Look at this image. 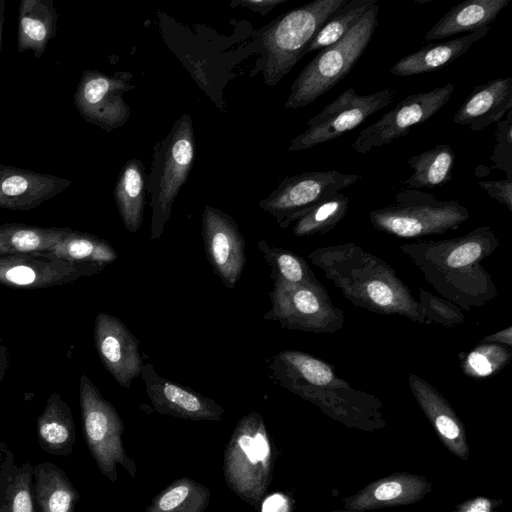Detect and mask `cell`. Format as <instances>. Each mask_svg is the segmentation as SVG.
<instances>
[{
  "mask_svg": "<svg viewBox=\"0 0 512 512\" xmlns=\"http://www.w3.org/2000/svg\"><path fill=\"white\" fill-rule=\"evenodd\" d=\"M500 245L490 226L442 240L402 244L399 249L421 271L429 285L461 310L479 308L498 295L491 275L482 265Z\"/></svg>",
  "mask_w": 512,
  "mask_h": 512,
  "instance_id": "obj_1",
  "label": "cell"
},
{
  "mask_svg": "<svg viewBox=\"0 0 512 512\" xmlns=\"http://www.w3.org/2000/svg\"><path fill=\"white\" fill-rule=\"evenodd\" d=\"M270 370L279 386L349 429L376 432L387 425L384 404L376 395L354 388L330 363L314 355L280 351L273 356Z\"/></svg>",
  "mask_w": 512,
  "mask_h": 512,
  "instance_id": "obj_2",
  "label": "cell"
},
{
  "mask_svg": "<svg viewBox=\"0 0 512 512\" xmlns=\"http://www.w3.org/2000/svg\"><path fill=\"white\" fill-rule=\"evenodd\" d=\"M311 263L355 307L425 324L418 300L383 259L353 242L324 246L308 254Z\"/></svg>",
  "mask_w": 512,
  "mask_h": 512,
  "instance_id": "obj_3",
  "label": "cell"
},
{
  "mask_svg": "<svg viewBox=\"0 0 512 512\" xmlns=\"http://www.w3.org/2000/svg\"><path fill=\"white\" fill-rule=\"evenodd\" d=\"M273 465V446L264 419L258 412H249L237 422L226 444L225 483L241 500L258 508L271 485Z\"/></svg>",
  "mask_w": 512,
  "mask_h": 512,
  "instance_id": "obj_4",
  "label": "cell"
},
{
  "mask_svg": "<svg viewBox=\"0 0 512 512\" xmlns=\"http://www.w3.org/2000/svg\"><path fill=\"white\" fill-rule=\"evenodd\" d=\"M195 159V135L188 113L174 121L166 137L154 146L151 170L146 179L150 195L151 240L159 239Z\"/></svg>",
  "mask_w": 512,
  "mask_h": 512,
  "instance_id": "obj_5",
  "label": "cell"
},
{
  "mask_svg": "<svg viewBox=\"0 0 512 512\" xmlns=\"http://www.w3.org/2000/svg\"><path fill=\"white\" fill-rule=\"evenodd\" d=\"M378 12L376 3L344 37L317 53L293 81L285 108H302L313 103L351 72L372 39Z\"/></svg>",
  "mask_w": 512,
  "mask_h": 512,
  "instance_id": "obj_6",
  "label": "cell"
},
{
  "mask_svg": "<svg viewBox=\"0 0 512 512\" xmlns=\"http://www.w3.org/2000/svg\"><path fill=\"white\" fill-rule=\"evenodd\" d=\"M348 0H315L282 14L264 28V82L275 86L304 56L323 24Z\"/></svg>",
  "mask_w": 512,
  "mask_h": 512,
  "instance_id": "obj_7",
  "label": "cell"
},
{
  "mask_svg": "<svg viewBox=\"0 0 512 512\" xmlns=\"http://www.w3.org/2000/svg\"><path fill=\"white\" fill-rule=\"evenodd\" d=\"M469 217L459 201L439 200L417 189L400 190L393 204L369 212L375 230L406 239L442 235L456 230Z\"/></svg>",
  "mask_w": 512,
  "mask_h": 512,
  "instance_id": "obj_8",
  "label": "cell"
},
{
  "mask_svg": "<svg viewBox=\"0 0 512 512\" xmlns=\"http://www.w3.org/2000/svg\"><path fill=\"white\" fill-rule=\"evenodd\" d=\"M79 394L83 435L98 469L111 482L118 479V466L134 478L136 464L125 451L124 423L117 410L86 375L80 378Z\"/></svg>",
  "mask_w": 512,
  "mask_h": 512,
  "instance_id": "obj_9",
  "label": "cell"
},
{
  "mask_svg": "<svg viewBox=\"0 0 512 512\" xmlns=\"http://www.w3.org/2000/svg\"><path fill=\"white\" fill-rule=\"evenodd\" d=\"M271 308L263 319L277 321L281 327L310 333H335L342 329L345 314L335 306L323 285L273 283L269 293Z\"/></svg>",
  "mask_w": 512,
  "mask_h": 512,
  "instance_id": "obj_10",
  "label": "cell"
},
{
  "mask_svg": "<svg viewBox=\"0 0 512 512\" xmlns=\"http://www.w3.org/2000/svg\"><path fill=\"white\" fill-rule=\"evenodd\" d=\"M395 95L396 92L390 89L359 95L353 87L347 88L307 120V129L290 141L287 151L307 150L354 130L371 115L390 105Z\"/></svg>",
  "mask_w": 512,
  "mask_h": 512,
  "instance_id": "obj_11",
  "label": "cell"
},
{
  "mask_svg": "<svg viewBox=\"0 0 512 512\" xmlns=\"http://www.w3.org/2000/svg\"><path fill=\"white\" fill-rule=\"evenodd\" d=\"M357 174L338 170L309 171L285 177L259 207L269 213L280 228H287L325 198L353 185Z\"/></svg>",
  "mask_w": 512,
  "mask_h": 512,
  "instance_id": "obj_12",
  "label": "cell"
},
{
  "mask_svg": "<svg viewBox=\"0 0 512 512\" xmlns=\"http://www.w3.org/2000/svg\"><path fill=\"white\" fill-rule=\"evenodd\" d=\"M133 75L116 71L112 75L84 70L74 93V104L83 119L111 132L123 126L131 110L123 95L134 89Z\"/></svg>",
  "mask_w": 512,
  "mask_h": 512,
  "instance_id": "obj_13",
  "label": "cell"
},
{
  "mask_svg": "<svg viewBox=\"0 0 512 512\" xmlns=\"http://www.w3.org/2000/svg\"><path fill=\"white\" fill-rule=\"evenodd\" d=\"M453 91L454 85L448 83L428 92L406 96L393 109L359 132L352 145L353 150L365 154L373 148L388 145L406 136L411 128L438 113L447 104Z\"/></svg>",
  "mask_w": 512,
  "mask_h": 512,
  "instance_id": "obj_14",
  "label": "cell"
},
{
  "mask_svg": "<svg viewBox=\"0 0 512 512\" xmlns=\"http://www.w3.org/2000/svg\"><path fill=\"white\" fill-rule=\"evenodd\" d=\"M102 269L74 264L43 253L0 256V285L16 289L62 286Z\"/></svg>",
  "mask_w": 512,
  "mask_h": 512,
  "instance_id": "obj_15",
  "label": "cell"
},
{
  "mask_svg": "<svg viewBox=\"0 0 512 512\" xmlns=\"http://www.w3.org/2000/svg\"><path fill=\"white\" fill-rule=\"evenodd\" d=\"M202 238L208 261L223 284L235 288L246 264L245 239L238 224L219 208L205 205Z\"/></svg>",
  "mask_w": 512,
  "mask_h": 512,
  "instance_id": "obj_16",
  "label": "cell"
},
{
  "mask_svg": "<svg viewBox=\"0 0 512 512\" xmlns=\"http://www.w3.org/2000/svg\"><path fill=\"white\" fill-rule=\"evenodd\" d=\"M94 343L105 369L120 386L129 388L144 366L135 335L119 318L100 312L94 323Z\"/></svg>",
  "mask_w": 512,
  "mask_h": 512,
  "instance_id": "obj_17",
  "label": "cell"
},
{
  "mask_svg": "<svg viewBox=\"0 0 512 512\" xmlns=\"http://www.w3.org/2000/svg\"><path fill=\"white\" fill-rule=\"evenodd\" d=\"M141 378L146 394L159 414L192 421H218L224 414L222 406L213 399L161 377L151 364H144Z\"/></svg>",
  "mask_w": 512,
  "mask_h": 512,
  "instance_id": "obj_18",
  "label": "cell"
},
{
  "mask_svg": "<svg viewBox=\"0 0 512 512\" xmlns=\"http://www.w3.org/2000/svg\"><path fill=\"white\" fill-rule=\"evenodd\" d=\"M432 491L426 477L395 472L376 479L353 495L343 499V509L366 512L388 507L406 506L419 502Z\"/></svg>",
  "mask_w": 512,
  "mask_h": 512,
  "instance_id": "obj_19",
  "label": "cell"
},
{
  "mask_svg": "<svg viewBox=\"0 0 512 512\" xmlns=\"http://www.w3.org/2000/svg\"><path fill=\"white\" fill-rule=\"evenodd\" d=\"M408 386L442 444L457 458L468 460L466 428L448 400L416 374L408 375Z\"/></svg>",
  "mask_w": 512,
  "mask_h": 512,
  "instance_id": "obj_20",
  "label": "cell"
},
{
  "mask_svg": "<svg viewBox=\"0 0 512 512\" xmlns=\"http://www.w3.org/2000/svg\"><path fill=\"white\" fill-rule=\"evenodd\" d=\"M70 185L68 179L0 164V208L31 210Z\"/></svg>",
  "mask_w": 512,
  "mask_h": 512,
  "instance_id": "obj_21",
  "label": "cell"
},
{
  "mask_svg": "<svg viewBox=\"0 0 512 512\" xmlns=\"http://www.w3.org/2000/svg\"><path fill=\"white\" fill-rule=\"evenodd\" d=\"M511 110L512 77L497 78L475 86L452 121L472 131H480L501 121Z\"/></svg>",
  "mask_w": 512,
  "mask_h": 512,
  "instance_id": "obj_22",
  "label": "cell"
},
{
  "mask_svg": "<svg viewBox=\"0 0 512 512\" xmlns=\"http://www.w3.org/2000/svg\"><path fill=\"white\" fill-rule=\"evenodd\" d=\"M489 30L490 27L486 26L454 39L439 43L429 42L397 61L391 67L390 73L395 76H412L439 70L464 55L472 44L485 37Z\"/></svg>",
  "mask_w": 512,
  "mask_h": 512,
  "instance_id": "obj_23",
  "label": "cell"
},
{
  "mask_svg": "<svg viewBox=\"0 0 512 512\" xmlns=\"http://www.w3.org/2000/svg\"><path fill=\"white\" fill-rule=\"evenodd\" d=\"M36 432L41 448L51 455L66 457L74 449L76 426L69 405L58 392L49 395L38 416Z\"/></svg>",
  "mask_w": 512,
  "mask_h": 512,
  "instance_id": "obj_24",
  "label": "cell"
},
{
  "mask_svg": "<svg viewBox=\"0 0 512 512\" xmlns=\"http://www.w3.org/2000/svg\"><path fill=\"white\" fill-rule=\"evenodd\" d=\"M58 14L53 0H22L19 3L17 50H31L36 58L46 51L57 31Z\"/></svg>",
  "mask_w": 512,
  "mask_h": 512,
  "instance_id": "obj_25",
  "label": "cell"
},
{
  "mask_svg": "<svg viewBox=\"0 0 512 512\" xmlns=\"http://www.w3.org/2000/svg\"><path fill=\"white\" fill-rule=\"evenodd\" d=\"M510 0H465L452 7L424 35L427 41L441 40L461 32L489 26Z\"/></svg>",
  "mask_w": 512,
  "mask_h": 512,
  "instance_id": "obj_26",
  "label": "cell"
},
{
  "mask_svg": "<svg viewBox=\"0 0 512 512\" xmlns=\"http://www.w3.org/2000/svg\"><path fill=\"white\" fill-rule=\"evenodd\" d=\"M0 512H37L34 497V466L18 464L12 451L1 448Z\"/></svg>",
  "mask_w": 512,
  "mask_h": 512,
  "instance_id": "obj_27",
  "label": "cell"
},
{
  "mask_svg": "<svg viewBox=\"0 0 512 512\" xmlns=\"http://www.w3.org/2000/svg\"><path fill=\"white\" fill-rule=\"evenodd\" d=\"M143 162L129 159L121 168L113 196L124 227L136 233L144 219L147 184Z\"/></svg>",
  "mask_w": 512,
  "mask_h": 512,
  "instance_id": "obj_28",
  "label": "cell"
},
{
  "mask_svg": "<svg viewBox=\"0 0 512 512\" xmlns=\"http://www.w3.org/2000/svg\"><path fill=\"white\" fill-rule=\"evenodd\" d=\"M33 477L39 512H74L80 496L64 470L54 463L41 462L34 466Z\"/></svg>",
  "mask_w": 512,
  "mask_h": 512,
  "instance_id": "obj_29",
  "label": "cell"
},
{
  "mask_svg": "<svg viewBox=\"0 0 512 512\" xmlns=\"http://www.w3.org/2000/svg\"><path fill=\"white\" fill-rule=\"evenodd\" d=\"M69 227H39L22 223L0 225V256L47 253L65 237Z\"/></svg>",
  "mask_w": 512,
  "mask_h": 512,
  "instance_id": "obj_30",
  "label": "cell"
},
{
  "mask_svg": "<svg viewBox=\"0 0 512 512\" xmlns=\"http://www.w3.org/2000/svg\"><path fill=\"white\" fill-rule=\"evenodd\" d=\"M45 254L74 264L95 266L102 270L118 258L116 250L107 240L73 229Z\"/></svg>",
  "mask_w": 512,
  "mask_h": 512,
  "instance_id": "obj_31",
  "label": "cell"
},
{
  "mask_svg": "<svg viewBox=\"0 0 512 512\" xmlns=\"http://www.w3.org/2000/svg\"><path fill=\"white\" fill-rule=\"evenodd\" d=\"M456 155L450 144H438L409 158L413 173L404 181L407 189L436 188L452 179Z\"/></svg>",
  "mask_w": 512,
  "mask_h": 512,
  "instance_id": "obj_32",
  "label": "cell"
},
{
  "mask_svg": "<svg viewBox=\"0 0 512 512\" xmlns=\"http://www.w3.org/2000/svg\"><path fill=\"white\" fill-rule=\"evenodd\" d=\"M209 489L200 482L182 477L154 496L145 512H205L210 502Z\"/></svg>",
  "mask_w": 512,
  "mask_h": 512,
  "instance_id": "obj_33",
  "label": "cell"
},
{
  "mask_svg": "<svg viewBox=\"0 0 512 512\" xmlns=\"http://www.w3.org/2000/svg\"><path fill=\"white\" fill-rule=\"evenodd\" d=\"M257 245L271 267L273 283L301 285L318 281L306 260L295 252L273 246L263 239Z\"/></svg>",
  "mask_w": 512,
  "mask_h": 512,
  "instance_id": "obj_34",
  "label": "cell"
},
{
  "mask_svg": "<svg viewBox=\"0 0 512 512\" xmlns=\"http://www.w3.org/2000/svg\"><path fill=\"white\" fill-rule=\"evenodd\" d=\"M348 203V196L340 192L325 198L294 222L293 234L310 237L329 232L346 216Z\"/></svg>",
  "mask_w": 512,
  "mask_h": 512,
  "instance_id": "obj_35",
  "label": "cell"
},
{
  "mask_svg": "<svg viewBox=\"0 0 512 512\" xmlns=\"http://www.w3.org/2000/svg\"><path fill=\"white\" fill-rule=\"evenodd\" d=\"M376 3L377 0H348L319 29L305 49L304 56L313 51H320L339 41Z\"/></svg>",
  "mask_w": 512,
  "mask_h": 512,
  "instance_id": "obj_36",
  "label": "cell"
},
{
  "mask_svg": "<svg viewBox=\"0 0 512 512\" xmlns=\"http://www.w3.org/2000/svg\"><path fill=\"white\" fill-rule=\"evenodd\" d=\"M511 357V349L496 343L481 342L462 358L461 368L469 377L483 378L499 372Z\"/></svg>",
  "mask_w": 512,
  "mask_h": 512,
  "instance_id": "obj_37",
  "label": "cell"
},
{
  "mask_svg": "<svg viewBox=\"0 0 512 512\" xmlns=\"http://www.w3.org/2000/svg\"><path fill=\"white\" fill-rule=\"evenodd\" d=\"M418 302L425 319V324L455 327L465 321V316L457 305L421 288L419 289Z\"/></svg>",
  "mask_w": 512,
  "mask_h": 512,
  "instance_id": "obj_38",
  "label": "cell"
},
{
  "mask_svg": "<svg viewBox=\"0 0 512 512\" xmlns=\"http://www.w3.org/2000/svg\"><path fill=\"white\" fill-rule=\"evenodd\" d=\"M489 160L493 169L501 170L512 180V110L496 123L495 144Z\"/></svg>",
  "mask_w": 512,
  "mask_h": 512,
  "instance_id": "obj_39",
  "label": "cell"
},
{
  "mask_svg": "<svg viewBox=\"0 0 512 512\" xmlns=\"http://www.w3.org/2000/svg\"><path fill=\"white\" fill-rule=\"evenodd\" d=\"M477 184L492 199L503 204L512 212V180L506 178L502 180L478 181Z\"/></svg>",
  "mask_w": 512,
  "mask_h": 512,
  "instance_id": "obj_40",
  "label": "cell"
},
{
  "mask_svg": "<svg viewBox=\"0 0 512 512\" xmlns=\"http://www.w3.org/2000/svg\"><path fill=\"white\" fill-rule=\"evenodd\" d=\"M503 503V499L476 496L459 503L450 512H501Z\"/></svg>",
  "mask_w": 512,
  "mask_h": 512,
  "instance_id": "obj_41",
  "label": "cell"
},
{
  "mask_svg": "<svg viewBox=\"0 0 512 512\" xmlns=\"http://www.w3.org/2000/svg\"><path fill=\"white\" fill-rule=\"evenodd\" d=\"M288 1L289 0H232L229 5L231 8L243 7L252 12L259 13L261 16H266L275 7Z\"/></svg>",
  "mask_w": 512,
  "mask_h": 512,
  "instance_id": "obj_42",
  "label": "cell"
},
{
  "mask_svg": "<svg viewBox=\"0 0 512 512\" xmlns=\"http://www.w3.org/2000/svg\"><path fill=\"white\" fill-rule=\"evenodd\" d=\"M483 343H496L507 347L508 349L512 348V326H508L507 328L495 332L493 334L487 335L482 339Z\"/></svg>",
  "mask_w": 512,
  "mask_h": 512,
  "instance_id": "obj_43",
  "label": "cell"
},
{
  "mask_svg": "<svg viewBox=\"0 0 512 512\" xmlns=\"http://www.w3.org/2000/svg\"><path fill=\"white\" fill-rule=\"evenodd\" d=\"M10 365L8 347L0 339V383L8 372Z\"/></svg>",
  "mask_w": 512,
  "mask_h": 512,
  "instance_id": "obj_44",
  "label": "cell"
},
{
  "mask_svg": "<svg viewBox=\"0 0 512 512\" xmlns=\"http://www.w3.org/2000/svg\"><path fill=\"white\" fill-rule=\"evenodd\" d=\"M5 0H0V51L2 46V32L4 24Z\"/></svg>",
  "mask_w": 512,
  "mask_h": 512,
  "instance_id": "obj_45",
  "label": "cell"
},
{
  "mask_svg": "<svg viewBox=\"0 0 512 512\" xmlns=\"http://www.w3.org/2000/svg\"><path fill=\"white\" fill-rule=\"evenodd\" d=\"M340 512H351V511H348V510H345V509H340Z\"/></svg>",
  "mask_w": 512,
  "mask_h": 512,
  "instance_id": "obj_46",
  "label": "cell"
},
{
  "mask_svg": "<svg viewBox=\"0 0 512 512\" xmlns=\"http://www.w3.org/2000/svg\"><path fill=\"white\" fill-rule=\"evenodd\" d=\"M330 512H340V509L333 510V511H330Z\"/></svg>",
  "mask_w": 512,
  "mask_h": 512,
  "instance_id": "obj_47",
  "label": "cell"
}]
</instances>
